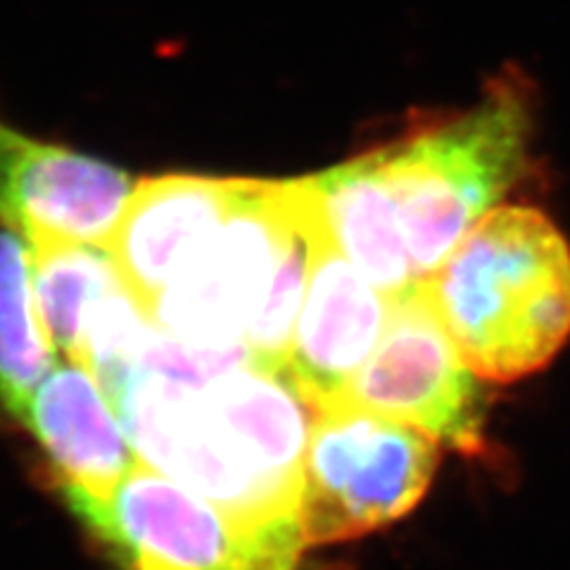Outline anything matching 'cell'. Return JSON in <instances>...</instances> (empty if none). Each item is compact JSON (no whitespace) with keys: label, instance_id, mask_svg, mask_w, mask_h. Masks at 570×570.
I'll return each instance as SVG.
<instances>
[{"label":"cell","instance_id":"10","mask_svg":"<svg viewBox=\"0 0 570 570\" xmlns=\"http://www.w3.org/2000/svg\"><path fill=\"white\" fill-rule=\"evenodd\" d=\"M115 412L96 373L62 356L17 416L39 442L56 490L75 515L105 502L140 463Z\"/></svg>","mask_w":570,"mask_h":570},{"label":"cell","instance_id":"11","mask_svg":"<svg viewBox=\"0 0 570 570\" xmlns=\"http://www.w3.org/2000/svg\"><path fill=\"white\" fill-rule=\"evenodd\" d=\"M243 178L163 174L140 178L107 243L127 288L148 309L217 236Z\"/></svg>","mask_w":570,"mask_h":570},{"label":"cell","instance_id":"6","mask_svg":"<svg viewBox=\"0 0 570 570\" xmlns=\"http://www.w3.org/2000/svg\"><path fill=\"white\" fill-rule=\"evenodd\" d=\"M77 519L119 570H295L305 549L299 530L249 528L142 461Z\"/></svg>","mask_w":570,"mask_h":570},{"label":"cell","instance_id":"12","mask_svg":"<svg viewBox=\"0 0 570 570\" xmlns=\"http://www.w3.org/2000/svg\"><path fill=\"white\" fill-rule=\"evenodd\" d=\"M335 247L390 299L419 288L379 150L312 176Z\"/></svg>","mask_w":570,"mask_h":570},{"label":"cell","instance_id":"7","mask_svg":"<svg viewBox=\"0 0 570 570\" xmlns=\"http://www.w3.org/2000/svg\"><path fill=\"white\" fill-rule=\"evenodd\" d=\"M475 379L423 283L390 299L381 343L354 376L343 404L414 425L435 442L473 454L483 442V400Z\"/></svg>","mask_w":570,"mask_h":570},{"label":"cell","instance_id":"1","mask_svg":"<svg viewBox=\"0 0 570 570\" xmlns=\"http://www.w3.org/2000/svg\"><path fill=\"white\" fill-rule=\"evenodd\" d=\"M112 404L142 463L249 528L302 532L314 412L283 371L245 360L200 387L140 371Z\"/></svg>","mask_w":570,"mask_h":570},{"label":"cell","instance_id":"3","mask_svg":"<svg viewBox=\"0 0 570 570\" xmlns=\"http://www.w3.org/2000/svg\"><path fill=\"white\" fill-rule=\"evenodd\" d=\"M530 102L525 79L502 75L469 112L379 148L419 285L523 174Z\"/></svg>","mask_w":570,"mask_h":570},{"label":"cell","instance_id":"4","mask_svg":"<svg viewBox=\"0 0 570 570\" xmlns=\"http://www.w3.org/2000/svg\"><path fill=\"white\" fill-rule=\"evenodd\" d=\"M324 228L312 176L243 178L224 226L155 299L153 318L193 347H247V331L283 264Z\"/></svg>","mask_w":570,"mask_h":570},{"label":"cell","instance_id":"5","mask_svg":"<svg viewBox=\"0 0 570 570\" xmlns=\"http://www.w3.org/2000/svg\"><path fill=\"white\" fill-rule=\"evenodd\" d=\"M438 442L352 404L314 414L299 528L305 547L362 538L400 521L433 483Z\"/></svg>","mask_w":570,"mask_h":570},{"label":"cell","instance_id":"13","mask_svg":"<svg viewBox=\"0 0 570 570\" xmlns=\"http://www.w3.org/2000/svg\"><path fill=\"white\" fill-rule=\"evenodd\" d=\"M29 255L33 297L48 341L65 360L81 362L94 312L127 283L100 245L33 243Z\"/></svg>","mask_w":570,"mask_h":570},{"label":"cell","instance_id":"14","mask_svg":"<svg viewBox=\"0 0 570 570\" xmlns=\"http://www.w3.org/2000/svg\"><path fill=\"white\" fill-rule=\"evenodd\" d=\"M56 354L36 307L29 247L0 224V404L10 416H20Z\"/></svg>","mask_w":570,"mask_h":570},{"label":"cell","instance_id":"9","mask_svg":"<svg viewBox=\"0 0 570 570\" xmlns=\"http://www.w3.org/2000/svg\"><path fill=\"white\" fill-rule=\"evenodd\" d=\"M390 297L335 247L318 243L283 373L312 412L343 404L356 373L381 343Z\"/></svg>","mask_w":570,"mask_h":570},{"label":"cell","instance_id":"2","mask_svg":"<svg viewBox=\"0 0 570 570\" xmlns=\"http://www.w3.org/2000/svg\"><path fill=\"white\" fill-rule=\"evenodd\" d=\"M425 288L483 381L532 376L570 335V247L532 207L488 212Z\"/></svg>","mask_w":570,"mask_h":570},{"label":"cell","instance_id":"8","mask_svg":"<svg viewBox=\"0 0 570 570\" xmlns=\"http://www.w3.org/2000/svg\"><path fill=\"white\" fill-rule=\"evenodd\" d=\"M131 176L0 119V224L33 243L107 247L134 193Z\"/></svg>","mask_w":570,"mask_h":570}]
</instances>
